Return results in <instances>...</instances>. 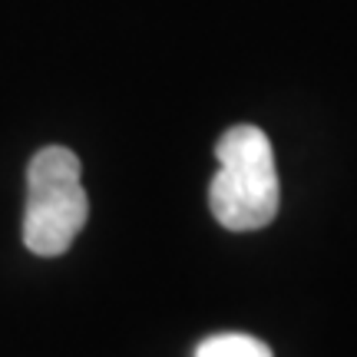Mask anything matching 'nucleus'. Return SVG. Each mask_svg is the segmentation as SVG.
Instances as JSON below:
<instances>
[{"mask_svg":"<svg viewBox=\"0 0 357 357\" xmlns=\"http://www.w3.org/2000/svg\"><path fill=\"white\" fill-rule=\"evenodd\" d=\"M218 172L208 185V208L222 229L258 231L271 225L281 205L271 139L252 123H238L215 142Z\"/></svg>","mask_w":357,"mask_h":357,"instance_id":"obj_1","label":"nucleus"},{"mask_svg":"<svg viewBox=\"0 0 357 357\" xmlns=\"http://www.w3.org/2000/svg\"><path fill=\"white\" fill-rule=\"evenodd\" d=\"M89 218L79 155L66 146H43L26 166L24 245L40 258L63 255Z\"/></svg>","mask_w":357,"mask_h":357,"instance_id":"obj_2","label":"nucleus"},{"mask_svg":"<svg viewBox=\"0 0 357 357\" xmlns=\"http://www.w3.org/2000/svg\"><path fill=\"white\" fill-rule=\"evenodd\" d=\"M192 357H275V354H271V347L265 341H258L252 334L225 331V334L205 337Z\"/></svg>","mask_w":357,"mask_h":357,"instance_id":"obj_3","label":"nucleus"}]
</instances>
